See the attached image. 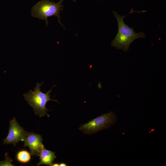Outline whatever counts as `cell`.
Returning <instances> with one entry per match:
<instances>
[{
    "mask_svg": "<svg viewBox=\"0 0 166 166\" xmlns=\"http://www.w3.org/2000/svg\"><path fill=\"white\" fill-rule=\"evenodd\" d=\"M145 12V11H135L132 9L130 12L125 16H121L116 12L113 11L118 24V31L115 38L111 42V46L117 49H121L124 52L127 51L130 45L135 40L139 38H145V34L142 32L136 33L132 27L126 24L124 19L129 14L134 12L139 13Z\"/></svg>",
    "mask_w": 166,
    "mask_h": 166,
    "instance_id": "1",
    "label": "cell"
},
{
    "mask_svg": "<svg viewBox=\"0 0 166 166\" xmlns=\"http://www.w3.org/2000/svg\"><path fill=\"white\" fill-rule=\"evenodd\" d=\"M44 82H42L39 83H36V86L34 89V91L30 90L28 92L23 94L25 100L28 102V104L33 109L34 113L39 117L47 116L49 117L47 111L49 110L46 107L47 102L50 101H52L59 102L57 100H53L50 98V94L52 89L54 86V85L51 89L45 93H43L40 90V87Z\"/></svg>",
    "mask_w": 166,
    "mask_h": 166,
    "instance_id": "2",
    "label": "cell"
},
{
    "mask_svg": "<svg viewBox=\"0 0 166 166\" xmlns=\"http://www.w3.org/2000/svg\"><path fill=\"white\" fill-rule=\"evenodd\" d=\"M63 0H60L57 3L52 2L49 0H42L38 2L33 7L31 10V16L42 20H45L48 26V18L50 16L57 17L58 21L63 26L60 21V12L63 10L62 3Z\"/></svg>",
    "mask_w": 166,
    "mask_h": 166,
    "instance_id": "3",
    "label": "cell"
},
{
    "mask_svg": "<svg viewBox=\"0 0 166 166\" xmlns=\"http://www.w3.org/2000/svg\"><path fill=\"white\" fill-rule=\"evenodd\" d=\"M117 121L115 113L111 111L81 124L79 129L84 133L90 134L109 128L114 124Z\"/></svg>",
    "mask_w": 166,
    "mask_h": 166,
    "instance_id": "4",
    "label": "cell"
},
{
    "mask_svg": "<svg viewBox=\"0 0 166 166\" xmlns=\"http://www.w3.org/2000/svg\"><path fill=\"white\" fill-rule=\"evenodd\" d=\"M9 133L6 138L3 139V144H12L14 146L20 141H23L27 132L20 126L15 117L10 121Z\"/></svg>",
    "mask_w": 166,
    "mask_h": 166,
    "instance_id": "5",
    "label": "cell"
},
{
    "mask_svg": "<svg viewBox=\"0 0 166 166\" xmlns=\"http://www.w3.org/2000/svg\"><path fill=\"white\" fill-rule=\"evenodd\" d=\"M42 141L41 135L31 132H27L23 141L24 147L29 148L31 154L38 156L41 150L45 148Z\"/></svg>",
    "mask_w": 166,
    "mask_h": 166,
    "instance_id": "6",
    "label": "cell"
},
{
    "mask_svg": "<svg viewBox=\"0 0 166 166\" xmlns=\"http://www.w3.org/2000/svg\"><path fill=\"white\" fill-rule=\"evenodd\" d=\"M39 156L40 161L37 164L38 166L45 164L51 166L57 157L54 152L46 149L45 148L41 150Z\"/></svg>",
    "mask_w": 166,
    "mask_h": 166,
    "instance_id": "7",
    "label": "cell"
},
{
    "mask_svg": "<svg viewBox=\"0 0 166 166\" xmlns=\"http://www.w3.org/2000/svg\"><path fill=\"white\" fill-rule=\"evenodd\" d=\"M16 159L19 162L25 163L28 162L30 160L31 157L30 154L28 151L22 150L17 153Z\"/></svg>",
    "mask_w": 166,
    "mask_h": 166,
    "instance_id": "8",
    "label": "cell"
},
{
    "mask_svg": "<svg viewBox=\"0 0 166 166\" xmlns=\"http://www.w3.org/2000/svg\"><path fill=\"white\" fill-rule=\"evenodd\" d=\"M5 160L3 161H0V166H13L14 165L11 164L12 160L9 156L8 153H6L5 155Z\"/></svg>",
    "mask_w": 166,
    "mask_h": 166,
    "instance_id": "9",
    "label": "cell"
},
{
    "mask_svg": "<svg viewBox=\"0 0 166 166\" xmlns=\"http://www.w3.org/2000/svg\"><path fill=\"white\" fill-rule=\"evenodd\" d=\"M59 165L60 166H67L66 164H65V163H60V164H59Z\"/></svg>",
    "mask_w": 166,
    "mask_h": 166,
    "instance_id": "10",
    "label": "cell"
},
{
    "mask_svg": "<svg viewBox=\"0 0 166 166\" xmlns=\"http://www.w3.org/2000/svg\"><path fill=\"white\" fill-rule=\"evenodd\" d=\"M59 164L57 163L53 164L51 166H59Z\"/></svg>",
    "mask_w": 166,
    "mask_h": 166,
    "instance_id": "11",
    "label": "cell"
}]
</instances>
